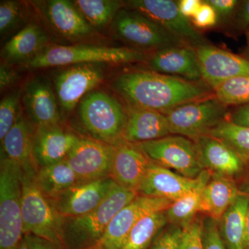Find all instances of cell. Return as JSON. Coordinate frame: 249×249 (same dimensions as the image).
Segmentation results:
<instances>
[{"label":"cell","mask_w":249,"mask_h":249,"mask_svg":"<svg viewBox=\"0 0 249 249\" xmlns=\"http://www.w3.org/2000/svg\"><path fill=\"white\" fill-rule=\"evenodd\" d=\"M111 86L128 106L168 112L174 108L214 94L204 80L191 81L152 70L124 72Z\"/></svg>","instance_id":"6da1fadb"},{"label":"cell","mask_w":249,"mask_h":249,"mask_svg":"<svg viewBox=\"0 0 249 249\" xmlns=\"http://www.w3.org/2000/svg\"><path fill=\"white\" fill-rule=\"evenodd\" d=\"M138 196L116 184L102 204L88 213L62 217V237L65 249H97L106 229L121 209Z\"/></svg>","instance_id":"7a4b0ae2"},{"label":"cell","mask_w":249,"mask_h":249,"mask_svg":"<svg viewBox=\"0 0 249 249\" xmlns=\"http://www.w3.org/2000/svg\"><path fill=\"white\" fill-rule=\"evenodd\" d=\"M142 51L131 47L75 45L47 47L37 57L26 64L29 70L72 66L85 64H129L146 61Z\"/></svg>","instance_id":"3957f363"},{"label":"cell","mask_w":249,"mask_h":249,"mask_svg":"<svg viewBox=\"0 0 249 249\" xmlns=\"http://www.w3.org/2000/svg\"><path fill=\"white\" fill-rule=\"evenodd\" d=\"M82 124L93 139L111 145L123 142L127 109L103 91H92L78 105Z\"/></svg>","instance_id":"277c9868"},{"label":"cell","mask_w":249,"mask_h":249,"mask_svg":"<svg viewBox=\"0 0 249 249\" xmlns=\"http://www.w3.org/2000/svg\"><path fill=\"white\" fill-rule=\"evenodd\" d=\"M22 170L1 157L0 165V249L15 248L24 237L22 217Z\"/></svg>","instance_id":"5b68a950"},{"label":"cell","mask_w":249,"mask_h":249,"mask_svg":"<svg viewBox=\"0 0 249 249\" xmlns=\"http://www.w3.org/2000/svg\"><path fill=\"white\" fill-rule=\"evenodd\" d=\"M36 175L22 172L23 232L24 235L32 234L64 248L62 217L37 186Z\"/></svg>","instance_id":"8992f818"},{"label":"cell","mask_w":249,"mask_h":249,"mask_svg":"<svg viewBox=\"0 0 249 249\" xmlns=\"http://www.w3.org/2000/svg\"><path fill=\"white\" fill-rule=\"evenodd\" d=\"M134 145L152 163L175 170L186 178H196L204 170L196 142L183 136L170 134Z\"/></svg>","instance_id":"52a82bcc"},{"label":"cell","mask_w":249,"mask_h":249,"mask_svg":"<svg viewBox=\"0 0 249 249\" xmlns=\"http://www.w3.org/2000/svg\"><path fill=\"white\" fill-rule=\"evenodd\" d=\"M228 107L214 94L174 108L165 114L170 134L196 141L227 119Z\"/></svg>","instance_id":"ba28073f"},{"label":"cell","mask_w":249,"mask_h":249,"mask_svg":"<svg viewBox=\"0 0 249 249\" xmlns=\"http://www.w3.org/2000/svg\"><path fill=\"white\" fill-rule=\"evenodd\" d=\"M111 28L119 39L142 52L185 45L150 18L128 8L119 11Z\"/></svg>","instance_id":"9c48e42d"},{"label":"cell","mask_w":249,"mask_h":249,"mask_svg":"<svg viewBox=\"0 0 249 249\" xmlns=\"http://www.w3.org/2000/svg\"><path fill=\"white\" fill-rule=\"evenodd\" d=\"M127 8L150 18L185 45L196 48L209 44L200 31L193 26L191 19L180 12L178 1L131 0L127 1Z\"/></svg>","instance_id":"30bf717a"},{"label":"cell","mask_w":249,"mask_h":249,"mask_svg":"<svg viewBox=\"0 0 249 249\" xmlns=\"http://www.w3.org/2000/svg\"><path fill=\"white\" fill-rule=\"evenodd\" d=\"M103 79L102 68L96 64L72 65L59 72L54 78V85L62 110L73 111Z\"/></svg>","instance_id":"8fae6325"},{"label":"cell","mask_w":249,"mask_h":249,"mask_svg":"<svg viewBox=\"0 0 249 249\" xmlns=\"http://www.w3.org/2000/svg\"><path fill=\"white\" fill-rule=\"evenodd\" d=\"M173 201L160 198L138 196L114 216L97 249H121L134 226L152 213L165 211Z\"/></svg>","instance_id":"7c38bea8"},{"label":"cell","mask_w":249,"mask_h":249,"mask_svg":"<svg viewBox=\"0 0 249 249\" xmlns=\"http://www.w3.org/2000/svg\"><path fill=\"white\" fill-rule=\"evenodd\" d=\"M114 147L96 139L79 138L65 160L80 181L109 178Z\"/></svg>","instance_id":"4fadbf2b"},{"label":"cell","mask_w":249,"mask_h":249,"mask_svg":"<svg viewBox=\"0 0 249 249\" xmlns=\"http://www.w3.org/2000/svg\"><path fill=\"white\" fill-rule=\"evenodd\" d=\"M116 184L111 178L80 181L51 201L62 217L83 215L102 204Z\"/></svg>","instance_id":"5bb4252c"},{"label":"cell","mask_w":249,"mask_h":249,"mask_svg":"<svg viewBox=\"0 0 249 249\" xmlns=\"http://www.w3.org/2000/svg\"><path fill=\"white\" fill-rule=\"evenodd\" d=\"M202 80L213 91L228 80L249 76V60L207 45L196 47Z\"/></svg>","instance_id":"9a60e30c"},{"label":"cell","mask_w":249,"mask_h":249,"mask_svg":"<svg viewBox=\"0 0 249 249\" xmlns=\"http://www.w3.org/2000/svg\"><path fill=\"white\" fill-rule=\"evenodd\" d=\"M209 178L211 176L208 170H204L196 178H191L152 162L137 193L139 196L174 201L193 191Z\"/></svg>","instance_id":"2e32d148"},{"label":"cell","mask_w":249,"mask_h":249,"mask_svg":"<svg viewBox=\"0 0 249 249\" xmlns=\"http://www.w3.org/2000/svg\"><path fill=\"white\" fill-rule=\"evenodd\" d=\"M146 61L152 71L191 81L203 80L196 47L186 45L167 47L152 52Z\"/></svg>","instance_id":"e0dca14e"},{"label":"cell","mask_w":249,"mask_h":249,"mask_svg":"<svg viewBox=\"0 0 249 249\" xmlns=\"http://www.w3.org/2000/svg\"><path fill=\"white\" fill-rule=\"evenodd\" d=\"M22 98L28 116L36 127L60 124L58 99L45 78L35 77L28 81Z\"/></svg>","instance_id":"ac0fdd59"},{"label":"cell","mask_w":249,"mask_h":249,"mask_svg":"<svg viewBox=\"0 0 249 249\" xmlns=\"http://www.w3.org/2000/svg\"><path fill=\"white\" fill-rule=\"evenodd\" d=\"M114 146L110 178L123 188L137 192L151 160L133 143L123 141Z\"/></svg>","instance_id":"d6986e66"},{"label":"cell","mask_w":249,"mask_h":249,"mask_svg":"<svg viewBox=\"0 0 249 249\" xmlns=\"http://www.w3.org/2000/svg\"><path fill=\"white\" fill-rule=\"evenodd\" d=\"M79 138L60 124L36 127L33 141L36 165L40 168L65 160Z\"/></svg>","instance_id":"ffe728a7"},{"label":"cell","mask_w":249,"mask_h":249,"mask_svg":"<svg viewBox=\"0 0 249 249\" xmlns=\"http://www.w3.org/2000/svg\"><path fill=\"white\" fill-rule=\"evenodd\" d=\"M122 139L129 143L157 140L170 135L166 116L159 111L128 106Z\"/></svg>","instance_id":"44dd1931"},{"label":"cell","mask_w":249,"mask_h":249,"mask_svg":"<svg viewBox=\"0 0 249 249\" xmlns=\"http://www.w3.org/2000/svg\"><path fill=\"white\" fill-rule=\"evenodd\" d=\"M48 40V36L40 26L30 23L5 44L1 49V58L9 65H26L47 48Z\"/></svg>","instance_id":"7402d4cb"},{"label":"cell","mask_w":249,"mask_h":249,"mask_svg":"<svg viewBox=\"0 0 249 249\" xmlns=\"http://www.w3.org/2000/svg\"><path fill=\"white\" fill-rule=\"evenodd\" d=\"M46 18L57 34L69 40L91 35L93 28L80 14L72 1L49 0L45 6Z\"/></svg>","instance_id":"603a6c76"},{"label":"cell","mask_w":249,"mask_h":249,"mask_svg":"<svg viewBox=\"0 0 249 249\" xmlns=\"http://www.w3.org/2000/svg\"><path fill=\"white\" fill-rule=\"evenodd\" d=\"M35 129L22 113L1 142L4 156L16 162L24 173L36 174L38 169L33 152Z\"/></svg>","instance_id":"cb8c5ba5"},{"label":"cell","mask_w":249,"mask_h":249,"mask_svg":"<svg viewBox=\"0 0 249 249\" xmlns=\"http://www.w3.org/2000/svg\"><path fill=\"white\" fill-rule=\"evenodd\" d=\"M204 168L220 176H232L243 169L244 160L220 141L204 135L194 141Z\"/></svg>","instance_id":"d4e9b609"},{"label":"cell","mask_w":249,"mask_h":249,"mask_svg":"<svg viewBox=\"0 0 249 249\" xmlns=\"http://www.w3.org/2000/svg\"><path fill=\"white\" fill-rule=\"evenodd\" d=\"M240 194L232 180L217 175L210 179L203 190L200 211L219 222Z\"/></svg>","instance_id":"484cf974"},{"label":"cell","mask_w":249,"mask_h":249,"mask_svg":"<svg viewBox=\"0 0 249 249\" xmlns=\"http://www.w3.org/2000/svg\"><path fill=\"white\" fill-rule=\"evenodd\" d=\"M249 203V196L241 193L220 219L219 231L227 249H245Z\"/></svg>","instance_id":"4316f807"},{"label":"cell","mask_w":249,"mask_h":249,"mask_svg":"<svg viewBox=\"0 0 249 249\" xmlns=\"http://www.w3.org/2000/svg\"><path fill=\"white\" fill-rule=\"evenodd\" d=\"M36 182L42 193L52 200L80 181L76 174L64 160L55 164L38 168Z\"/></svg>","instance_id":"83f0119b"},{"label":"cell","mask_w":249,"mask_h":249,"mask_svg":"<svg viewBox=\"0 0 249 249\" xmlns=\"http://www.w3.org/2000/svg\"><path fill=\"white\" fill-rule=\"evenodd\" d=\"M168 222L165 211L147 214L131 230L121 249H146Z\"/></svg>","instance_id":"f1b7e54d"},{"label":"cell","mask_w":249,"mask_h":249,"mask_svg":"<svg viewBox=\"0 0 249 249\" xmlns=\"http://www.w3.org/2000/svg\"><path fill=\"white\" fill-rule=\"evenodd\" d=\"M80 14L92 28L101 29L111 24L123 7L115 0H73Z\"/></svg>","instance_id":"f546056e"},{"label":"cell","mask_w":249,"mask_h":249,"mask_svg":"<svg viewBox=\"0 0 249 249\" xmlns=\"http://www.w3.org/2000/svg\"><path fill=\"white\" fill-rule=\"evenodd\" d=\"M210 178L205 179L193 191L173 201L165 211L168 222L183 228L193 220L196 213L200 211L203 190Z\"/></svg>","instance_id":"4dcf8cb0"},{"label":"cell","mask_w":249,"mask_h":249,"mask_svg":"<svg viewBox=\"0 0 249 249\" xmlns=\"http://www.w3.org/2000/svg\"><path fill=\"white\" fill-rule=\"evenodd\" d=\"M206 135L218 139L230 147L244 161L249 160V127L239 125L225 119Z\"/></svg>","instance_id":"1f68e13d"},{"label":"cell","mask_w":249,"mask_h":249,"mask_svg":"<svg viewBox=\"0 0 249 249\" xmlns=\"http://www.w3.org/2000/svg\"><path fill=\"white\" fill-rule=\"evenodd\" d=\"M214 96L227 107L249 104V76L228 80L214 91Z\"/></svg>","instance_id":"d6a6232c"},{"label":"cell","mask_w":249,"mask_h":249,"mask_svg":"<svg viewBox=\"0 0 249 249\" xmlns=\"http://www.w3.org/2000/svg\"><path fill=\"white\" fill-rule=\"evenodd\" d=\"M25 9L22 3L14 0L0 1L1 37H8L19 29L25 21Z\"/></svg>","instance_id":"836d02e7"},{"label":"cell","mask_w":249,"mask_h":249,"mask_svg":"<svg viewBox=\"0 0 249 249\" xmlns=\"http://www.w3.org/2000/svg\"><path fill=\"white\" fill-rule=\"evenodd\" d=\"M22 93L14 91L5 96L0 102V141L2 142L22 114L20 98Z\"/></svg>","instance_id":"e575fe53"},{"label":"cell","mask_w":249,"mask_h":249,"mask_svg":"<svg viewBox=\"0 0 249 249\" xmlns=\"http://www.w3.org/2000/svg\"><path fill=\"white\" fill-rule=\"evenodd\" d=\"M181 229L178 249H204L203 223L193 220Z\"/></svg>","instance_id":"d590c367"},{"label":"cell","mask_w":249,"mask_h":249,"mask_svg":"<svg viewBox=\"0 0 249 249\" xmlns=\"http://www.w3.org/2000/svg\"><path fill=\"white\" fill-rule=\"evenodd\" d=\"M204 249H227L219 231V222L213 218H206L203 222Z\"/></svg>","instance_id":"8d00e7d4"},{"label":"cell","mask_w":249,"mask_h":249,"mask_svg":"<svg viewBox=\"0 0 249 249\" xmlns=\"http://www.w3.org/2000/svg\"><path fill=\"white\" fill-rule=\"evenodd\" d=\"M191 21L197 30L207 29L217 25L218 18L213 8L206 1H203L199 11Z\"/></svg>","instance_id":"74e56055"},{"label":"cell","mask_w":249,"mask_h":249,"mask_svg":"<svg viewBox=\"0 0 249 249\" xmlns=\"http://www.w3.org/2000/svg\"><path fill=\"white\" fill-rule=\"evenodd\" d=\"M181 229L175 227L162 232L154 241L150 249H178Z\"/></svg>","instance_id":"f35d334b"},{"label":"cell","mask_w":249,"mask_h":249,"mask_svg":"<svg viewBox=\"0 0 249 249\" xmlns=\"http://www.w3.org/2000/svg\"><path fill=\"white\" fill-rule=\"evenodd\" d=\"M215 11L218 22L226 23L235 15L240 1L237 0H206Z\"/></svg>","instance_id":"ab89813d"},{"label":"cell","mask_w":249,"mask_h":249,"mask_svg":"<svg viewBox=\"0 0 249 249\" xmlns=\"http://www.w3.org/2000/svg\"><path fill=\"white\" fill-rule=\"evenodd\" d=\"M17 80V73L10 67V65L1 62L0 65V90L2 92L9 88Z\"/></svg>","instance_id":"60d3db41"},{"label":"cell","mask_w":249,"mask_h":249,"mask_svg":"<svg viewBox=\"0 0 249 249\" xmlns=\"http://www.w3.org/2000/svg\"><path fill=\"white\" fill-rule=\"evenodd\" d=\"M201 0H180L178 1V9L183 16L191 19L199 11L202 4Z\"/></svg>","instance_id":"b9f144b4"},{"label":"cell","mask_w":249,"mask_h":249,"mask_svg":"<svg viewBox=\"0 0 249 249\" xmlns=\"http://www.w3.org/2000/svg\"><path fill=\"white\" fill-rule=\"evenodd\" d=\"M29 249H65L52 242L32 234L24 235Z\"/></svg>","instance_id":"7bdbcfd3"},{"label":"cell","mask_w":249,"mask_h":249,"mask_svg":"<svg viewBox=\"0 0 249 249\" xmlns=\"http://www.w3.org/2000/svg\"><path fill=\"white\" fill-rule=\"evenodd\" d=\"M229 120L239 125L249 127V104L236 108L230 114Z\"/></svg>","instance_id":"ee69618b"},{"label":"cell","mask_w":249,"mask_h":249,"mask_svg":"<svg viewBox=\"0 0 249 249\" xmlns=\"http://www.w3.org/2000/svg\"><path fill=\"white\" fill-rule=\"evenodd\" d=\"M235 24L241 29H247L249 27V0L241 4L237 14H235Z\"/></svg>","instance_id":"f6af8a7d"},{"label":"cell","mask_w":249,"mask_h":249,"mask_svg":"<svg viewBox=\"0 0 249 249\" xmlns=\"http://www.w3.org/2000/svg\"><path fill=\"white\" fill-rule=\"evenodd\" d=\"M245 249H249V203L246 217Z\"/></svg>","instance_id":"bcb514c9"},{"label":"cell","mask_w":249,"mask_h":249,"mask_svg":"<svg viewBox=\"0 0 249 249\" xmlns=\"http://www.w3.org/2000/svg\"><path fill=\"white\" fill-rule=\"evenodd\" d=\"M13 249H29V246H28L27 241H26L24 237H22L19 244Z\"/></svg>","instance_id":"7dc6e473"},{"label":"cell","mask_w":249,"mask_h":249,"mask_svg":"<svg viewBox=\"0 0 249 249\" xmlns=\"http://www.w3.org/2000/svg\"><path fill=\"white\" fill-rule=\"evenodd\" d=\"M245 55H246L245 58H247V59H249V46L248 48H247V51H246Z\"/></svg>","instance_id":"c3c4849f"},{"label":"cell","mask_w":249,"mask_h":249,"mask_svg":"<svg viewBox=\"0 0 249 249\" xmlns=\"http://www.w3.org/2000/svg\"><path fill=\"white\" fill-rule=\"evenodd\" d=\"M247 39H248V42L249 44V27L248 29H247Z\"/></svg>","instance_id":"681fc988"}]
</instances>
